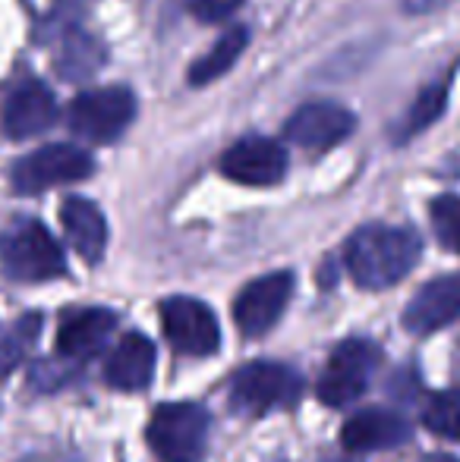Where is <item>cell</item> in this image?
I'll return each mask as SVG.
<instances>
[{
    "label": "cell",
    "instance_id": "obj_1",
    "mask_svg": "<svg viewBox=\"0 0 460 462\" xmlns=\"http://www.w3.org/2000/svg\"><path fill=\"white\" fill-rule=\"evenodd\" d=\"M423 255V239L410 226L366 224L347 239V271L362 290H388L400 283Z\"/></svg>",
    "mask_w": 460,
    "mask_h": 462
},
{
    "label": "cell",
    "instance_id": "obj_2",
    "mask_svg": "<svg viewBox=\"0 0 460 462\" xmlns=\"http://www.w3.org/2000/svg\"><path fill=\"white\" fill-rule=\"evenodd\" d=\"M0 268L19 283H42L67 274V258L42 220H16L0 233Z\"/></svg>",
    "mask_w": 460,
    "mask_h": 462
},
{
    "label": "cell",
    "instance_id": "obj_3",
    "mask_svg": "<svg viewBox=\"0 0 460 462\" xmlns=\"http://www.w3.org/2000/svg\"><path fill=\"white\" fill-rule=\"evenodd\" d=\"M211 419L196 402H161L148 419L146 440L161 462H202Z\"/></svg>",
    "mask_w": 460,
    "mask_h": 462
},
{
    "label": "cell",
    "instance_id": "obj_4",
    "mask_svg": "<svg viewBox=\"0 0 460 462\" xmlns=\"http://www.w3.org/2000/svg\"><path fill=\"white\" fill-rule=\"evenodd\" d=\"M303 377L281 362H249L233 374L228 402L237 415H265L271 409H290L303 396Z\"/></svg>",
    "mask_w": 460,
    "mask_h": 462
},
{
    "label": "cell",
    "instance_id": "obj_5",
    "mask_svg": "<svg viewBox=\"0 0 460 462\" xmlns=\"http://www.w3.org/2000/svg\"><path fill=\"white\" fill-rule=\"evenodd\" d=\"M92 171L95 158L86 148L57 142V145H44L19 158L10 171V186L19 195H38L63 183H80V180L92 177Z\"/></svg>",
    "mask_w": 460,
    "mask_h": 462
},
{
    "label": "cell",
    "instance_id": "obj_6",
    "mask_svg": "<svg viewBox=\"0 0 460 462\" xmlns=\"http://www.w3.org/2000/svg\"><path fill=\"white\" fill-rule=\"evenodd\" d=\"M381 362V349L372 340L362 337H350L334 346L332 359H328L325 371H322L315 393L325 406L344 409L350 402H356L369 387V377L375 374Z\"/></svg>",
    "mask_w": 460,
    "mask_h": 462
},
{
    "label": "cell",
    "instance_id": "obj_7",
    "mask_svg": "<svg viewBox=\"0 0 460 462\" xmlns=\"http://www.w3.org/2000/svg\"><path fill=\"white\" fill-rule=\"evenodd\" d=\"M133 116L136 95L123 86L82 92L70 104V129L80 139L95 142V145H108V142L120 139L129 123H133Z\"/></svg>",
    "mask_w": 460,
    "mask_h": 462
},
{
    "label": "cell",
    "instance_id": "obj_8",
    "mask_svg": "<svg viewBox=\"0 0 460 462\" xmlns=\"http://www.w3.org/2000/svg\"><path fill=\"white\" fill-rule=\"evenodd\" d=\"M161 328L177 353L183 356H215L221 346V324L215 311L192 296H171L161 302Z\"/></svg>",
    "mask_w": 460,
    "mask_h": 462
},
{
    "label": "cell",
    "instance_id": "obj_9",
    "mask_svg": "<svg viewBox=\"0 0 460 462\" xmlns=\"http://www.w3.org/2000/svg\"><path fill=\"white\" fill-rule=\"evenodd\" d=\"M294 296V274L275 271V274L256 277L239 290L233 299V321L243 337H265L287 309Z\"/></svg>",
    "mask_w": 460,
    "mask_h": 462
},
{
    "label": "cell",
    "instance_id": "obj_10",
    "mask_svg": "<svg viewBox=\"0 0 460 462\" xmlns=\"http://www.w3.org/2000/svg\"><path fill=\"white\" fill-rule=\"evenodd\" d=\"M221 173L239 186H275L287 173V148L268 135H246L224 152Z\"/></svg>",
    "mask_w": 460,
    "mask_h": 462
},
{
    "label": "cell",
    "instance_id": "obj_11",
    "mask_svg": "<svg viewBox=\"0 0 460 462\" xmlns=\"http://www.w3.org/2000/svg\"><path fill=\"white\" fill-rule=\"evenodd\" d=\"M356 126V116L350 114L347 107L334 101H313V104H303L300 110H294V116L287 120L284 126V135L287 142L303 148H332L338 142H344Z\"/></svg>",
    "mask_w": 460,
    "mask_h": 462
},
{
    "label": "cell",
    "instance_id": "obj_12",
    "mask_svg": "<svg viewBox=\"0 0 460 462\" xmlns=\"http://www.w3.org/2000/svg\"><path fill=\"white\" fill-rule=\"evenodd\" d=\"M413 428L404 415L391 412V409L369 406L353 412L341 428V444L350 453H375V450H394L410 440Z\"/></svg>",
    "mask_w": 460,
    "mask_h": 462
},
{
    "label": "cell",
    "instance_id": "obj_13",
    "mask_svg": "<svg viewBox=\"0 0 460 462\" xmlns=\"http://www.w3.org/2000/svg\"><path fill=\"white\" fill-rule=\"evenodd\" d=\"M460 315V274H445L419 286L417 296L407 302L404 309V328L417 337L436 334V330L448 328Z\"/></svg>",
    "mask_w": 460,
    "mask_h": 462
},
{
    "label": "cell",
    "instance_id": "obj_14",
    "mask_svg": "<svg viewBox=\"0 0 460 462\" xmlns=\"http://www.w3.org/2000/svg\"><path fill=\"white\" fill-rule=\"evenodd\" d=\"M57 120V101L44 82H23L6 97L0 126L10 139H32V135L51 129Z\"/></svg>",
    "mask_w": 460,
    "mask_h": 462
},
{
    "label": "cell",
    "instance_id": "obj_15",
    "mask_svg": "<svg viewBox=\"0 0 460 462\" xmlns=\"http://www.w3.org/2000/svg\"><path fill=\"white\" fill-rule=\"evenodd\" d=\"M117 328V311L92 305V309H73L63 315L57 328V353L63 359H89L108 343Z\"/></svg>",
    "mask_w": 460,
    "mask_h": 462
},
{
    "label": "cell",
    "instance_id": "obj_16",
    "mask_svg": "<svg viewBox=\"0 0 460 462\" xmlns=\"http://www.w3.org/2000/svg\"><path fill=\"white\" fill-rule=\"evenodd\" d=\"M155 359H158L155 356V343L146 334L133 330V334H127L117 343L111 359H108L105 365L108 383L114 390H123V393H139V390H146L152 383Z\"/></svg>",
    "mask_w": 460,
    "mask_h": 462
},
{
    "label": "cell",
    "instance_id": "obj_17",
    "mask_svg": "<svg viewBox=\"0 0 460 462\" xmlns=\"http://www.w3.org/2000/svg\"><path fill=\"white\" fill-rule=\"evenodd\" d=\"M61 220L80 258H86L89 264H99L108 249V220L101 208L82 195H70L61 205Z\"/></svg>",
    "mask_w": 460,
    "mask_h": 462
},
{
    "label": "cell",
    "instance_id": "obj_18",
    "mask_svg": "<svg viewBox=\"0 0 460 462\" xmlns=\"http://www.w3.org/2000/svg\"><path fill=\"white\" fill-rule=\"evenodd\" d=\"M246 44H249V29L246 25H233L230 32H224L215 42V48L205 57H199L190 69V82L192 86H209V82L221 79L224 73H230L233 63L243 57Z\"/></svg>",
    "mask_w": 460,
    "mask_h": 462
},
{
    "label": "cell",
    "instance_id": "obj_19",
    "mask_svg": "<svg viewBox=\"0 0 460 462\" xmlns=\"http://www.w3.org/2000/svg\"><path fill=\"white\" fill-rule=\"evenodd\" d=\"M101 63H105V48H101L92 35H86V32H73V35L63 42L61 57H57L61 76L70 82L95 76V69H99Z\"/></svg>",
    "mask_w": 460,
    "mask_h": 462
},
{
    "label": "cell",
    "instance_id": "obj_20",
    "mask_svg": "<svg viewBox=\"0 0 460 462\" xmlns=\"http://www.w3.org/2000/svg\"><path fill=\"white\" fill-rule=\"evenodd\" d=\"M445 107H448V82H432V86H426L417 101H413V107L407 110L404 123H400V129H398V142L413 139V135H419L423 129H429L432 123L445 114Z\"/></svg>",
    "mask_w": 460,
    "mask_h": 462
},
{
    "label": "cell",
    "instance_id": "obj_21",
    "mask_svg": "<svg viewBox=\"0 0 460 462\" xmlns=\"http://www.w3.org/2000/svg\"><path fill=\"white\" fill-rule=\"evenodd\" d=\"M38 328H42V318L38 315L19 318L13 328H4V324H0V377H6L19 362H23L25 346L35 340Z\"/></svg>",
    "mask_w": 460,
    "mask_h": 462
},
{
    "label": "cell",
    "instance_id": "obj_22",
    "mask_svg": "<svg viewBox=\"0 0 460 462\" xmlns=\"http://www.w3.org/2000/svg\"><path fill=\"white\" fill-rule=\"evenodd\" d=\"M423 421L429 431L442 434V438L460 440V390H442L432 393L429 406L423 412Z\"/></svg>",
    "mask_w": 460,
    "mask_h": 462
},
{
    "label": "cell",
    "instance_id": "obj_23",
    "mask_svg": "<svg viewBox=\"0 0 460 462\" xmlns=\"http://www.w3.org/2000/svg\"><path fill=\"white\" fill-rule=\"evenodd\" d=\"M429 217H432V226H436L438 243L448 252H457L460 255V199L457 195H438L429 205Z\"/></svg>",
    "mask_w": 460,
    "mask_h": 462
},
{
    "label": "cell",
    "instance_id": "obj_24",
    "mask_svg": "<svg viewBox=\"0 0 460 462\" xmlns=\"http://www.w3.org/2000/svg\"><path fill=\"white\" fill-rule=\"evenodd\" d=\"M239 4H243V0H196L192 13H196L202 23H221V19H228L230 13L239 10Z\"/></svg>",
    "mask_w": 460,
    "mask_h": 462
},
{
    "label": "cell",
    "instance_id": "obj_25",
    "mask_svg": "<svg viewBox=\"0 0 460 462\" xmlns=\"http://www.w3.org/2000/svg\"><path fill=\"white\" fill-rule=\"evenodd\" d=\"M445 4H451V0H404V10L407 13H417V16H423V13L442 10Z\"/></svg>",
    "mask_w": 460,
    "mask_h": 462
},
{
    "label": "cell",
    "instance_id": "obj_26",
    "mask_svg": "<svg viewBox=\"0 0 460 462\" xmlns=\"http://www.w3.org/2000/svg\"><path fill=\"white\" fill-rule=\"evenodd\" d=\"M423 462H460L457 457H448V453H432V457H426Z\"/></svg>",
    "mask_w": 460,
    "mask_h": 462
},
{
    "label": "cell",
    "instance_id": "obj_27",
    "mask_svg": "<svg viewBox=\"0 0 460 462\" xmlns=\"http://www.w3.org/2000/svg\"><path fill=\"white\" fill-rule=\"evenodd\" d=\"M319 462H356V459H344V457H325V459H319Z\"/></svg>",
    "mask_w": 460,
    "mask_h": 462
}]
</instances>
